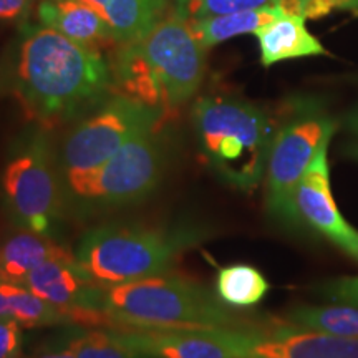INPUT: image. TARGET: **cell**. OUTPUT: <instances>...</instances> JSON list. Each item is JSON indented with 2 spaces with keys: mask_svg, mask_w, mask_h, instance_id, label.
<instances>
[{
  "mask_svg": "<svg viewBox=\"0 0 358 358\" xmlns=\"http://www.w3.org/2000/svg\"><path fill=\"white\" fill-rule=\"evenodd\" d=\"M192 231L143 226L95 227L75 250V261L100 287L127 284L163 274L182 250L196 244Z\"/></svg>",
  "mask_w": 358,
  "mask_h": 358,
  "instance_id": "cell-5",
  "label": "cell"
},
{
  "mask_svg": "<svg viewBox=\"0 0 358 358\" xmlns=\"http://www.w3.org/2000/svg\"><path fill=\"white\" fill-rule=\"evenodd\" d=\"M103 313L115 329H208L244 325L208 289L158 274L105 289Z\"/></svg>",
  "mask_w": 358,
  "mask_h": 358,
  "instance_id": "cell-3",
  "label": "cell"
},
{
  "mask_svg": "<svg viewBox=\"0 0 358 358\" xmlns=\"http://www.w3.org/2000/svg\"><path fill=\"white\" fill-rule=\"evenodd\" d=\"M347 124H348V128H350L352 131L358 136V111H355V113H352L350 116H348Z\"/></svg>",
  "mask_w": 358,
  "mask_h": 358,
  "instance_id": "cell-28",
  "label": "cell"
},
{
  "mask_svg": "<svg viewBox=\"0 0 358 358\" xmlns=\"http://www.w3.org/2000/svg\"><path fill=\"white\" fill-rule=\"evenodd\" d=\"M34 6L35 0H0V20L25 22Z\"/></svg>",
  "mask_w": 358,
  "mask_h": 358,
  "instance_id": "cell-26",
  "label": "cell"
},
{
  "mask_svg": "<svg viewBox=\"0 0 358 358\" xmlns=\"http://www.w3.org/2000/svg\"><path fill=\"white\" fill-rule=\"evenodd\" d=\"M66 340L77 358H151L124 343L116 330H83Z\"/></svg>",
  "mask_w": 358,
  "mask_h": 358,
  "instance_id": "cell-23",
  "label": "cell"
},
{
  "mask_svg": "<svg viewBox=\"0 0 358 358\" xmlns=\"http://www.w3.org/2000/svg\"><path fill=\"white\" fill-rule=\"evenodd\" d=\"M22 285L69 313L75 324L108 325L103 313L105 287L90 279L75 257L45 261Z\"/></svg>",
  "mask_w": 358,
  "mask_h": 358,
  "instance_id": "cell-11",
  "label": "cell"
},
{
  "mask_svg": "<svg viewBox=\"0 0 358 358\" xmlns=\"http://www.w3.org/2000/svg\"><path fill=\"white\" fill-rule=\"evenodd\" d=\"M285 324L334 337L358 338V307L355 306H301L285 315Z\"/></svg>",
  "mask_w": 358,
  "mask_h": 358,
  "instance_id": "cell-21",
  "label": "cell"
},
{
  "mask_svg": "<svg viewBox=\"0 0 358 358\" xmlns=\"http://www.w3.org/2000/svg\"><path fill=\"white\" fill-rule=\"evenodd\" d=\"M237 358H358V338L334 337L280 322L272 329L221 327Z\"/></svg>",
  "mask_w": 358,
  "mask_h": 358,
  "instance_id": "cell-10",
  "label": "cell"
},
{
  "mask_svg": "<svg viewBox=\"0 0 358 358\" xmlns=\"http://www.w3.org/2000/svg\"><path fill=\"white\" fill-rule=\"evenodd\" d=\"M0 358H22V325L12 315H0Z\"/></svg>",
  "mask_w": 358,
  "mask_h": 358,
  "instance_id": "cell-25",
  "label": "cell"
},
{
  "mask_svg": "<svg viewBox=\"0 0 358 358\" xmlns=\"http://www.w3.org/2000/svg\"><path fill=\"white\" fill-rule=\"evenodd\" d=\"M110 25L120 45L150 32L166 15L171 0H80Z\"/></svg>",
  "mask_w": 358,
  "mask_h": 358,
  "instance_id": "cell-18",
  "label": "cell"
},
{
  "mask_svg": "<svg viewBox=\"0 0 358 358\" xmlns=\"http://www.w3.org/2000/svg\"><path fill=\"white\" fill-rule=\"evenodd\" d=\"M322 297L330 302L347 303L358 307V275L357 277H338L322 285Z\"/></svg>",
  "mask_w": 358,
  "mask_h": 358,
  "instance_id": "cell-24",
  "label": "cell"
},
{
  "mask_svg": "<svg viewBox=\"0 0 358 358\" xmlns=\"http://www.w3.org/2000/svg\"><path fill=\"white\" fill-rule=\"evenodd\" d=\"M115 330L124 343L151 358H237L221 327Z\"/></svg>",
  "mask_w": 358,
  "mask_h": 358,
  "instance_id": "cell-13",
  "label": "cell"
},
{
  "mask_svg": "<svg viewBox=\"0 0 358 358\" xmlns=\"http://www.w3.org/2000/svg\"><path fill=\"white\" fill-rule=\"evenodd\" d=\"M163 111L123 95L83 120L64 145L66 179L95 171L138 133L153 129Z\"/></svg>",
  "mask_w": 358,
  "mask_h": 358,
  "instance_id": "cell-8",
  "label": "cell"
},
{
  "mask_svg": "<svg viewBox=\"0 0 358 358\" xmlns=\"http://www.w3.org/2000/svg\"><path fill=\"white\" fill-rule=\"evenodd\" d=\"M0 290L6 295L8 303V313L13 319L19 320L22 327L27 329H38V327H55L75 324L69 313L38 297L32 290L24 285L12 284L0 279Z\"/></svg>",
  "mask_w": 358,
  "mask_h": 358,
  "instance_id": "cell-20",
  "label": "cell"
},
{
  "mask_svg": "<svg viewBox=\"0 0 358 358\" xmlns=\"http://www.w3.org/2000/svg\"><path fill=\"white\" fill-rule=\"evenodd\" d=\"M335 123L325 115L303 113L277 129L267 159V209L285 224H301L295 191L315 155L330 143Z\"/></svg>",
  "mask_w": 358,
  "mask_h": 358,
  "instance_id": "cell-7",
  "label": "cell"
},
{
  "mask_svg": "<svg viewBox=\"0 0 358 358\" xmlns=\"http://www.w3.org/2000/svg\"><path fill=\"white\" fill-rule=\"evenodd\" d=\"M306 20V17L299 13L285 12L254 34L261 48L264 66L292 58L327 55L324 45L307 30Z\"/></svg>",
  "mask_w": 358,
  "mask_h": 358,
  "instance_id": "cell-16",
  "label": "cell"
},
{
  "mask_svg": "<svg viewBox=\"0 0 358 358\" xmlns=\"http://www.w3.org/2000/svg\"><path fill=\"white\" fill-rule=\"evenodd\" d=\"M268 282L256 267L236 264L217 272L216 292L224 303L232 307L256 306L266 297Z\"/></svg>",
  "mask_w": 358,
  "mask_h": 358,
  "instance_id": "cell-22",
  "label": "cell"
},
{
  "mask_svg": "<svg viewBox=\"0 0 358 358\" xmlns=\"http://www.w3.org/2000/svg\"><path fill=\"white\" fill-rule=\"evenodd\" d=\"M2 194L17 226L50 236L58 219L60 196L52 169L50 148L43 134H34L8 161L2 174Z\"/></svg>",
  "mask_w": 358,
  "mask_h": 358,
  "instance_id": "cell-9",
  "label": "cell"
},
{
  "mask_svg": "<svg viewBox=\"0 0 358 358\" xmlns=\"http://www.w3.org/2000/svg\"><path fill=\"white\" fill-rule=\"evenodd\" d=\"M264 7H284L306 19H319L334 10L358 12V0H171V12L185 20Z\"/></svg>",
  "mask_w": 358,
  "mask_h": 358,
  "instance_id": "cell-15",
  "label": "cell"
},
{
  "mask_svg": "<svg viewBox=\"0 0 358 358\" xmlns=\"http://www.w3.org/2000/svg\"><path fill=\"white\" fill-rule=\"evenodd\" d=\"M352 257H355L357 259V261H358V248H357V250H355V252H353V256Z\"/></svg>",
  "mask_w": 358,
  "mask_h": 358,
  "instance_id": "cell-31",
  "label": "cell"
},
{
  "mask_svg": "<svg viewBox=\"0 0 358 358\" xmlns=\"http://www.w3.org/2000/svg\"><path fill=\"white\" fill-rule=\"evenodd\" d=\"M285 12L287 10L284 7H264L256 10L222 13V15L203 17V19H191L186 22L201 45L206 50H209L214 45L229 38L244 34H256L261 27L279 19Z\"/></svg>",
  "mask_w": 358,
  "mask_h": 358,
  "instance_id": "cell-19",
  "label": "cell"
},
{
  "mask_svg": "<svg viewBox=\"0 0 358 358\" xmlns=\"http://www.w3.org/2000/svg\"><path fill=\"white\" fill-rule=\"evenodd\" d=\"M164 155L155 128L138 133L95 171L66 179L70 191L96 206L136 203L155 191L163 176Z\"/></svg>",
  "mask_w": 358,
  "mask_h": 358,
  "instance_id": "cell-6",
  "label": "cell"
},
{
  "mask_svg": "<svg viewBox=\"0 0 358 358\" xmlns=\"http://www.w3.org/2000/svg\"><path fill=\"white\" fill-rule=\"evenodd\" d=\"M7 85L34 118L58 123L100 101L113 71L100 50L25 22L8 57Z\"/></svg>",
  "mask_w": 358,
  "mask_h": 358,
  "instance_id": "cell-1",
  "label": "cell"
},
{
  "mask_svg": "<svg viewBox=\"0 0 358 358\" xmlns=\"http://www.w3.org/2000/svg\"><path fill=\"white\" fill-rule=\"evenodd\" d=\"M29 358H77L71 352L69 340L64 343H48V345L40 347L37 352H34Z\"/></svg>",
  "mask_w": 358,
  "mask_h": 358,
  "instance_id": "cell-27",
  "label": "cell"
},
{
  "mask_svg": "<svg viewBox=\"0 0 358 358\" xmlns=\"http://www.w3.org/2000/svg\"><path fill=\"white\" fill-rule=\"evenodd\" d=\"M347 153L350 155L353 159L358 161V145H352V146L347 150Z\"/></svg>",
  "mask_w": 358,
  "mask_h": 358,
  "instance_id": "cell-30",
  "label": "cell"
},
{
  "mask_svg": "<svg viewBox=\"0 0 358 358\" xmlns=\"http://www.w3.org/2000/svg\"><path fill=\"white\" fill-rule=\"evenodd\" d=\"M35 10L38 24L83 47L100 50L105 45L118 43L110 25L80 0H40Z\"/></svg>",
  "mask_w": 358,
  "mask_h": 358,
  "instance_id": "cell-14",
  "label": "cell"
},
{
  "mask_svg": "<svg viewBox=\"0 0 358 358\" xmlns=\"http://www.w3.org/2000/svg\"><path fill=\"white\" fill-rule=\"evenodd\" d=\"M201 150L211 168L236 189L252 191L266 176L274 128L249 103L206 96L192 108Z\"/></svg>",
  "mask_w": 358,
  "mask_h": 358,
  "instance_id": "cell-4",
  "label": "cell"
},
{
  "mask_svg": "<svg viewBox=\"0 0 358 358\" xmlns=\"http://www.w3.org/2000/svg\"><path fill=\"white\" fill-rule=\"evenodd\" d=\"M75 254L58 245L48 236L22 229L0 241V279L24 284L25 277L50 259H71Z\"/></svg>",
  "mask_w": 358,
  "mask_h": 358,
  "instance_id": "cell-17",
  "label": "cell"
},
{
  "mask_svg": "<svg viewBox=\"0 0 358 358\" xmlns=\"http://www.w3.org/2000/svg\"><path fill=\"white\" fill-rule=\"evenodd\" d=\"M0 315H10V313H8L7 299H6V295L2 294V290H0Z\"/></svg>",
  "mask_w": 358,
  "mask_h": 358,
  "instance_id": "cell-29",
  "label": "cell"
},
{
  "mask_svg": "<svg viewBox=\"0 0 358 358\" xmlns=\"http://www.w3.org/2000/svg\"><path fill=\"white\" fill-rule=\"evenodd\" d=\"M113 83L120 95L161 111L194 96L206 73V48L181 17L164 15L150 32L122 43Z\"/></svg>",
  "mask_w": 358,
  "mask_h": 358,
  "instance_id": "cell-2",
  "label": "cell"
},
{
  "mask_svg": "<svg viewBox=\"0 0 358 358\" xmlns=\"http://www.w3.org/2000/svg\"><path fill=\"white\" fill-rule=\"evenodd\" d=\"M325 143L315 155L295 191V209L301 222L329 237L334 244L353 256L358 248V232L338 213L330 189V169Z\"/></svg>",
  "mask_w": 358,
  "mask_h": 358,
  "instance_id": "cell-12",
  "label": "cell"
}]
</instances>
